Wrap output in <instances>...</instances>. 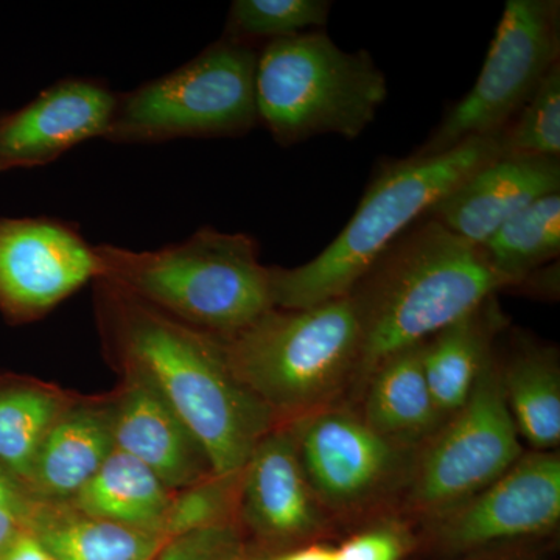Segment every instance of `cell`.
Wrapping results in <instances>:
<instances>
[{"label":"cell","instance_id":"obj_1","mask_svg":"<svg viewBox=\"0 0 560 560\" xmlns=\"http://www.w3.org/2000/svg\"><path fill=\"white\" fill-rule=\"evenodd\" d=\"M110 326L121 352L158 389L205 452L213 477L242 474L275 412L237 381L217 335L167 318L109 280Z\"/></svg>","mask_w":560,"mask_h":560},{"label":"cell","instance_id":"obj_2","mask_svg":"<svg viewBox=\"0 0 560 560\" xmlns=\"http://www.w3.org/2000/svg\"><path fill=\"white\" fill-rule=\"evenodd\" d=\"M511 283L471 245L436 221L412 224L349 293L359 313L368 381L383 361L464 318Z\"/></svg>","mask_w":560,"mask_h":560},{"label":"cell","instance_id":"obj_3","mask_svg":"<svg viewBox=\"0 0 560 560\" xmlns=\"http://www.w3.org/2000/svg\"><path fill=\"white\" fill-rule=\"evenodd\" d=\"M500 156L499 136H493L466 140L444 153L389 161L372 179L345 230L319 256L302 267L268 268L272 307L301 311L349 296L390 243Z\"/></svg>","mask_w":560,"mask_h":560},{"label":"cell","instance_id":"obj_4","mask_svg":"<svg viewBox=\"0 0 560 560\" xmlns=\"http://www.w3.org/2000/svg\"><path fill=\"white\" fill-rule=\"evenodd\" d=\"M101 279L186 326L224 337L272 307L268 268L249 235L202 228L156 250L95 246Z\"/></svg>","mask_w":560,"mask_h":560},{"label":"cell","instance_id":"obj_5","mask_svg":"<svg viewBox=\"0 0 560 560\" xmlns=\"http://www.w3.org/2000/svg\"><path fill=\"white\" fill-rule=\"evenodd\" d=\"M219 340L232 374L272 412L320 411L359 372L363 342L349 296L301 311L270 308Z\"/></svg>","mask_w":560,"mask_h":560},{"label":"cell","instance_id":"obj_6","mask_svg":"<svg viewBox=\"0 0 560 560\" xmlns=\"http://www.w3.org/2000/svg\"><path fill=\"white\" fill-rule=\"evenodd\" d=\"M386 97L371 55L341 50L320 31L272 40L257 55V114L279 145L320 135L357 139Z\"/></svg>","mask_w":560,"mask_h":560},{"label":"cell","instance_id":"obj_7","mask_svg":"<svg viewBox=\"0 0 560 560\" xmlns=\"http://www.w3.org/2000/svg\"><path fill=\"white\" fill-rule=\"evenodd\" d=\"M257 55L246 44L221 39L167 75L117 95L103 139L161 143L245 135L259 121Z\"/></svg>","mask_w":560,"mask_h":560},{"label":"cell","instance_id":"obj_8","mask_svg":"<svg viewBox=\"0 0 560 560\" xmlns=\"http://www.w3.org/2000/svg\"><path fill=\"white\" fill-rule=\"evenodd\" d=\"M560 57L558 0H508L477 83L418 150L438 154L499 136Z\"/></svg>","mask_w":560,"mask_h":560},{"label":"cell","instance_id":"obj_9","mask_svg":"<svg viewBox=\"0 0 560 560\" xmlns=\"http://www.w3.org/2000/svg\"><path fill=\"white\" fill-rule=\"evenodd\" d=\"M523 456L492 353L469 400L420 459L412 485L419 510L441 515L488 488Z\"/></svg>","mask_w":560,"mask_h":560},{"label":"cell","instance_id":"obj_10","mask_svg":"<svg viewBox=\"0 0 560 560\" xmlns=\"http://www.w3.org/2000/svg\"><path fill=\"white\" fill-rule=\"evenodd\" d=\"M101 276L95 246L73 224L0 219V311L9 318H38Z\"/></svg>","mask_w":560,"mask_h":560},{"label":"cell","instance_id":"obj_11","mask_svg":"<svg viewBox=\"0 0 560 560\" xmlns=\"http://www.w3.org/2000/svg\"><path fill=\"white\" fill-rule=\"evenodd\" d=\"M438 517L442 540L456 550L555 528L560 518V458L555 452L522 456L499 480Z\"/></svg>","mask_w":560,"mask_h":560},{"label":"cell","instance_id":"obj_12","mask_svg":"<svg viewBox=\"0 0 560 560\" xmlns=\"http://www.w3.org/2000/svg\"><path fill=\"white\" fill-rule=\"evenodd\" d=\"M116 103L117 95L95 80L51 84L0 116V172L43 167L84 140L105 138Z\"/></svg>","mask_w":560,"mask_h":560},{"label":"cell","instance_id":"obj_13","mask_svg":"<svg viewBox=\"0 0 560 560\" xmlns=\"http://www.w3.org/2000/svg\"><path fill=\"white\" fill-rule=\"evenodd\" d=\"M293 436L313 492L331 506L370 499L399 466L394 442L348 412H312Z\"/></svg>","mask_w":560,"mask_h":560},{"label":"cell","instance_id":"obj_14","mask_svg":"<svg viewBox=\"0 0 560 560\" xmlns=\"http://www.w3.org/2000/svg\"><path fill=\"white\" fill-rule=\"evenodd\" d=\"M551 194H560L559 160L500 156L463 180L425 217L481 246L515 213Z\"/></svg>","mask_w":560,"mask_h":560},{"label":"cell","instance_id":"obj_15","mask_svg":"<svg viewBox=\"0 0 560 560\" xmlns=\"http://www.w3.org/2000/svg\"><path fill=\"white\" fill-rule=\"evenodd\" d=\"M110 419L114 447L149 467L168 489H189L213 477L205 452L145 377Z\"/></svg>","mask_w":560,"mask_h":560},{"label":"cell","instance_id":"obj_16","mask_svg":"<svg viewBox=\"0 0 560 560\" xmlns=\"http://www.w3.org/2000/svg\"><path fill=\"white\" fill-rule=\"evenodd\" d=\"M242 508L271 537L305 536L319 523L318 497L305 477L293 431L268 433L243 467Z\"/></svg>","mask_w":560,"mask_h":560},{"label":"cell","instance_id":"obj_17","mask_svg":"<svg viewBox=\"0 0 560 560\" xmlns=\"http://www.w3.org/2000/svg\"><path fill=\"white\" fill-rule=\"evenodd\" d=\"M503 323L492 296L422 342L423 374L441 419L451 418L469 400Z\"/></svg>","mask_w":560,"mask_h":560},{"label":"cell","instance_id":"obj_18","mask_svg":"<svg viewBox=\"0 0 560 560\" xmlns=\"http://www.w3.org/2000/svg\"><path fill=\"white\" fill-rule=\"evenodd\" d=\"M113 451L106 416L91 410L61 415L40 444L27 488L38 500H72Z\"/></svg>","mask_w":560,"mask_h":560},{"label":"cell","instance_id":"obj_19","mask_svg":"<svg viewBox=\"0 0 560 560\" xmlns=\"http://www.w3.org/2000/svg\"><path fill=\"white\" fill-rule=\"evenodd\" d=\"M364 422L390 442L425 436L441 423L423 374L422 342L383 361L370 377Z\"/></svg>","mask_w":560,"mask_h":560},{"label":"cell","instance_id":"obj_20","mask_svg":"<svg viewBox=\"0 0 560 560\" xmlns=\"http://www.w3.org/2000/svg\"><path fill=\"white\" fill-rule=\"evenodd\" d=\"M172 499V490L149 467L114 447L70 503L88 517L161 534Z\"/></svg>","mask_w":560,"mask_h":560},{"label":"cell","instance_id":"obj_21","mask_svg":"<svg viewBox=\"0 0 560 560\" xmlns=\"http://www.w3.org/2000/svg\"><path fill=\"white\" fill-rule=\"evenodd\" d=\"M504 399L517 433L536 448L552 452L560 442V372L551 348L528 346L500 371Z\"/></svg>","mask_w":560,"mask_h":560},{"label":"cell","instance_id":"obj_22","mask_svg":"<svg viewBox=\"0 0 560 560\" xmlns=\"http://www.w3.org/2000/svg\"><path fill=\"white\" fill-rule=\"evenodd\" d=\"M32 534L57 560H151L171 539L151 530L44 506Z\"/></svg>","mask_w":560,"mask_h":560},{"label":"cell","instance_id":"obj_23","mask_svg":"<svg viewBox=\"0 0 560 560\" xmlns=\"http://www.w3.org/2000/svg\"><path fill=\"white\" fill-rule=\"evenodd\" d=\"M490 267L511 287L530 272L558 259L560 253V194L547 195L515 213L480 246Z\"/></svg>","mask_w":560,"mask_h":560},{"label":"cell","instance_id":"obj_24","mask_svg":"<svg viewBox=\"0 0 560 560\" xmlns=\"http://www.w3.org/2000/svg\"><path fill=\"white\" fill-rule=\"evenodd\" d=\"M61 415L60 401L46 390L0 389V464L25 486L40 444Z\"/></svg>","mask_w":560,"mask_h":560},{"label":"cell","instance_id":"obj_25","mask_svg":"<svg viewBox=\"0 0 560 560\" xmlns=\"http://www.w3.org/2000/svg\"><path fill=\"white\" fill-rule=\"evenodd\" d=\"M330 9L327 0H235L223 39L249 46L253 40L293 38L323 28Z\"/></svg>","mask_w":560,"mask_h":560},{"label":"cell","instance_id":"obj_26","mask_svg":"<svg viewBox=\"0 0 560 560\" xmlns=\"http://www.w3.org/2000/svg\"><path fill=\"white\" fill-rule=\"evenodd\" d=\"M501 156H560V61L499 135Z\"/></svg>","mask_w":560,"mask_h":560},{"label":"cell","instance_id":"obj_27","mask_svg":"<svg viewBox=\"0 0 560 560\" xmlns=\"http://www.w3.org/2000/svg\"><path fill=\"white\" fill-rule=\"evenodd\" d=\"M242 474L232 477H210L189 489L173 493L160 533L165 539L183 536L191 530L223 525L232 510L235 497L241 495Z\"/></svg>","mask_w":560,"mask_h":560},{"label":"cell","instance_id":"obj_28","mask_svg":"<svg viewBox=\"0 0 560 560\" xmlns=\"http://www.w3.org/2000/svg\"><path fill=\"white\" fill-rule=\"evenodd\" d=\"M238 539L230 523L173 537L151 560H237Z\"/></svg>","mask_w":560,"mask_h":560},{"label":"cell","instance_id":"obj_29","mask_svg":"<svg viewBox=\"0 0 560 560\" xmlns=\"http://www.w3.org/2000/svg\"><path fill=\"white\" fill-rule=\"evenodd\" d=\"M405 540L393 528H377L359 534L334 550L335 560H400Z\"/></svg>","mask_w":560,"mask_h":560},{"label":"cell","instance_id":"obj_30","mask_svg":"<svg viewBox=\"0 0 560 560\" xmlns=\"http://www.w3.org/2000/svg\"><path fill=\"white\" fill-rule=\"evenodd\" d=\"M43 508V501L36 499L24 482L0 464V510L9 512L25 529L31 530Z\"/></svg>","mask_w":560,"mask_h":560},{"label":"cell","instance_id":"obj_31","mask_svg":"<svg viewBox=\"0 0 560 560\" xmlns=\"http://www.w3.org/2000/svg\"><path fill=\"white\" fill-rule=\"evenodd\" d=\"M2 560H57L51 552L44 547L35 534L24 530L18 539L11 544L9 551Z\"/></svg>","mask_w":560,"mask_h":560},{"label":"cell","instance_id":"obj_32","mask_svg":"<svg viewBox=\"0 0 560 560\" xmlns=\"http://www.w3.org/2000/svg\"><path fill=\"white\" fill-rule=\"evenodd\" d=\"M27 530L9 512L0 510V560L7 555L11 544L18 539L21 533Z\"/></svg>","mask_w":560,"mask_h":560},{"label":"cell","instance_id":"obj_33","mask_svg":"<svg viewBox=\"0 0 560 560\" xmlns=\"http://www.w3.org/2000/svg\"><path fill=\"white\" fill-rule=\"evenodd\" d=\"M260 560H335L334 550L326 547H308L304 550L290 552V555L279 556V558Z\"/></svg>","mask_w":560,"mask_h":560}]
</instances>
